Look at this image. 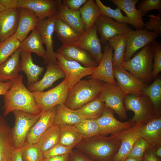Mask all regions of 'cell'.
<instances>
[{
    "mask_svg": "<svg viewBox=\"0 0 161 161\" xmlns=\"http://www.w3.org/2000/svg\"><path fill=\"white\" fill-rule=\"evenodd\" d=\"M23 78L22 75H18L17 78L12 81L11 87L4 95V116L15 110L34 114H39L42 112L35 101L32 92L24 86Z\"/></svg>",
    "mask_w": 161,
    "mask_h": 161,
    "instance_id": "1",
    "label": "cell"
},
{
    "mask_svg": "<svg viewBox=\"0 0 161 161\" xmlns=\"http://www.w3.org/2000/svg\"><path fill=\"white\" fill-rule=\"evenodd\" d=\"M120 144L117 138L100 135L84 138L75 147L94 161H112Z\"/></svg>",
    "mask_w": 161,
    "mask_h": 161,
    "instance_id": "2",
    "label": "cell"
},
{
    "mask_svg": "<svg viewBox=\"0 0 161 161\" xmlns=\"http://www.w3.org/2000/svg\"><path fill=\"white\" fill-rule=\"evenodd\" d=\"M103 83L92 78L80 80L69 90L64 104L72 110L79 108L98 97Z\"/></svg>",
    "mask_w": 161,
    "mask_h": 161,
    "instance_id": "3",
    "label": "cell"
},
{
    "mask_svg": "<svg viewBox=\"0 0 161 161\" xmlns=\"http://www.w3.org/2000/svg\"><path fill=\"white\" fill-rule=\"evenodd\" d=\"M154 53L151 44H148L132 58L124 61L121 67L147 85L152 78Z\"/></svg>",
    "mask_w": 161,
    "mask_h": 161,
    "instance_id": "4",
    "label": "cell"
},
{
    "mask_svg": "<svg viewBox=\"0 0 161 161\" xmlns=\"http://www.w3.org/2000/svg\"><path fill=\"white\" fill-rule=\"evenodd\" d=\"M126 111H131L134 113L131 120L136 123H146L151 119L159 115L149 98L143 93L129 94L124 100Z\"/></svg>",
    "mask_w": 161,
    "mask_h": 161,
    "instance_id": "5",
    "label": "cell"
},
{
    "mask_svg": "<svg viewBox=\"0 0 161 161\" xmlns=\"http://www.w3.org/2000/svg\"><path fill=\"white\" fill-rule=\"evenodd\" d=\"M69 89L67 79L46 92H32L35 101L41 112L64 104Z\"/></svg>",
    "mask_w": 161,
    "mask_h": 161,
    "instance_id": "6",
    "label": "cell"
},
{
    "mask_svg": "<svg viewBox=\"0 0 161 161\" xmlns=\"http://www.w3.org/2000/svg\"><path fill=\"white\" fill-rule=\"evenodd\" d=\"M15 118V125L11 129L14 143L17 148H21L26 142L27 135L40 117L42 112L34 114L15 110L12 112Z\"/></svg>",
    "mask_w": 161,
    "mask_h": 161,
    "instance_id": "7",
    "label": "cell"
},
{
    "mask_svg": "<svg viewBox=\"0 0 161 161\" xmlns=\"http://www.w3.org/2000/svg\"><path fill=\"white\" fill-rule=\"evenodd\" d=\"M117 85L103 82L98 97L102 100L106 107L113 110L121 119L127 118L124 100L125 97Z\"/></svg>",
    "mask_w": 161,
    "mask_h": 161,
    "instance_id": "8",
    "label": "cell"
},
{
    "mask_svg": "<svg viewBox=\"0 0 161 161\" xmlns=\"http://www.w3.org/2000/svg\"><path fill=\"white\" fill-rule=\"evenodd\" d=\"M55 56L57 64L63 70L67 79L69 90L82 78L91 75L96 67H85L78 62L66 59L56 52Z\"/></svg>",
    "mask_w": 161,
    "mask_h": 161,
    "instance_id": "9",
    "label": "cell"
},
{
    "mask_svg": "<svg viewBox=\"0 0 161 161\" xmlns=\"http://www.w3.org/2000/svg\"><path fill=\"white\" fill-rule=\"evenodd\" d=\"M117 85L125 96L141 94L147 85L140 79L122 67H113Z\"/></svg>",
    "mask_w": 161,
    "mask_h": 161,
    "instance_id": "10",
    "label": "cell"
},
{
    "mask_svg": "<svg viewBox=\"0 0 161 161\" xmlns=\"http://www.w3.org/2000/svg\"><path fill=\"white\" fill-rule=\"evenodd\" d=\"M61 2L60 0H18L17 8L31 10L41 21L57 15Z\"/></svg>",
    "mask_w": 161,
    "mask_h": 161,
    "instance_id": "11",
    "label": "cell"
},
{
    "mask_svg": "<svg viewBox=\"0 0 161 161\" xmlns=\"http://www.w3.org/2000/svg\"><path fill=\"white\" fill-rule=\"evenodd\" d=\"M57 15L46 19L40 21L35 28L39 32L43 44H45L46 50L44 57V63L46 65L52 63L57 64V60L55 56V52L53 50V35Z\"/></svg>",
    "mask_w": 161,
    "mask_h": 161,
    "instance_id": "12",
    "label": "cell"
},
{
    "mask_svg": "<svg viewBox=\"0 0 161 161\" xmlns=\"http://www.w3.org/2000/svg\"><path fill=\"white\" fill-rule=\"evenodd\" d=\"M126 35L127 44L124 56V61L131 58L138 50L151 44L160 36L155 32L145 29L135 31L131 29Z\"/></svg>",
    "mask_w": 161,
    "mask_h": 161,
    "instance_id": "13",
    "label": "cell"
},
{
    "mask_svg": "<svg viewBox=\"0 0 161 161\" xmlns=\"http://www.w3.org/2000/svg\"><path fill=\"white\" fill-rule=\"evenodd\" d=\"M144 123H136L131 127L111 136L120 139L119 149L112 161H123L128 157L136 140L140 137L139 131Z\"/></svg>",
    "mask_w": 161,
    "mask_h": 161,
    "instance_id": "14",
    "label": "cell"
},
{
    "mask_svg": "<svg viewBox=\"0 0 161 161\" xmlns=\"http://www.w3.org/2000/svg\"><path fill=\"white\" fill-rule=\"evenodd\" d=\"M103 50L102 60L95 68L89 78L107 83L117 85L114 77L112 62L113 49L108 42L105 44Z\"/></svg>",
    "mask_w": 161,
    "mask_h": 161,
    "instance_id": "15",
    "label": "cell"
},
{
    "mask_svg": "<svg viewBox=\"0 0 161 161\" xmlns=\"http://www.w3.org/2000/svg\"><path fill=\"white\" fill-rule=\"evenodd\" d=\"M100 35V42L107 43L111 38L118 35H127L131 29L127 24L115 21L112 18L100 15L95 23Z\"/></svg>",
    "mask_w": 161,
    "mask_h": 161,
    "instance_id": "16",
    "label": "cell"
},
{
    "mask_svg": "<svg viewBox=\"0 0 161 161\" xmlns=\"http://www.w3.org/2000/svg\"><path fill=\"white\" fill-rule=\"evenodd\" d=\"M114 112L113 110L105 106L102 115L96 119L101 135L115 134L131 127L136 123L131 119L125 122L120 121L115 117Z\"/></svg>",
    "mask_w": 161,
    "mask_h": 161,
    "instance_id": "17",
    "label": "cell"
},
{
    "mask_svg": "<svg viewBox=\"0 0 161 161\" xmlns=\"http://www.w3.org/2000/svg\"><path fill=\"white\" fill-rule=\"evenodd\" d=\"M74 44L88 51L98 64L102 60L103 53L102 52L101 42L97 35L95 24L82 35Z\"/></svg>",
    "mask_w": 161,
    "mask_h": 161,
    "instance_id": "18",
    "label": "cell"
},
{
    "mask_svg": "<svg viewBox=\"0 0 161 161\" xmlns=\"http://www.w3.org/2000/svg\"><path fill=\"white\" fill-rule=\"evenodd\" d=\"M56 106L42 112L40 117L28 134L26 142L36 143L42 134L54 125Z\"/></svg>",
    "mask_w": 161,
    "mask_h": 161,
    "instance_id": "19",
    "label": "cell"
},
{
    "mask_svg": "<svg viewBox=\"0 0 161 161\" xmlns=\"http://www.w3.org/2000/svg\"><path fill=\"white\" fill-rule=\"evenodd\" d=\"M56 53L61 54L68 60L80 63L86 67H95L98 65L87 51L74 44L62 45Z\"/></svg>",
    "mask_w": 161,
    "mask_h": 161,
    "instance_id": "20",
    "label": "cell"
},
{
    "mask_svg": "<svg viewBox=\"0 0 161 161\" xmlns=\"http://www.w3.org/2000/svg\"><path fill=\"white\" fill-rule=\"evenodd\" d=\"M16 149L11 129L0 114V161H10Z\"/></svg>",
    "mask_w": 161,
    "mask_h": 161,
    "instance_id": "21",
    "label": "cell"
},
{
    "mask_svg": "<svg viewBox=\"0 0 161 161\" xmlns=\"http://www.w3.org/2000/svg\"><path fill=\"white\" fill-rule=\"evenodd\" d=\"M18 8V24L13 36L21 42L27 37L29 32L35 28L40 20L31 10L24 8Z\"/></svg>",
    "mask_w": 161,
    "mask_h": 161,
    "instance_id": "22",
    "label": "cell"
},
{
    "mask_svg": "<svg viewBox=\"0 0 161 161\" xmlns=\"http://www.w3.org/2000/svg\"><path fill=\"white\" fill-rule=\"evenodd\" d=\"M18 17V8L6 9L0 13V43L15 34Z\"/></svg>",
    "mask_w": 161,
    "mask_h": 161,
    "instance_id": "23",
    "label": "cell"
},
{
    "mask_svg": "<svg viewBox=\"0 0 161 161\" xmlns=\"http://www.w3.org/2000/svg\"><path fill=\"white\" fill-rule=\"evenodd\" d=\"M47 65V70L42 78L28 86L30 92H43L51 86L56 80L65 78L64 71L57 64L50 63Z\"/></svg>",
    "mask_w": 161,
    "mask_h": 161,
    "instance_id": "24",
    "label": "cell"
},
{
    "mask_svg": "<svg viewBox=\"0 0 161 161\" xmlns=\"http://www.w3.org/2000/svg\"><path fill=\"white\" fill-rule=\"evenodd\" d=\"M139 134L140 137L148 142L149 146L161 144V115L151 119L143 125L139 131Z\"/></svg>",
    "mask_w": 161,
    "mask_h": 161,
    "instance_id": "25",
    "label": "cell"
},
{
    "mask_svg": "<svg viewBox=\"0 0 161 161\" xmlns=\"http://www.w3.org/2000/svg\"><path fill=\"white\" fill-rule=\"evenodd\" d=\"M21 51L18 49L0 65V81H13L17 78L21 66Z\"/></svg>",
    "mask_w": 161,
    "mask_h": 161,
    "instance_id": "26",
    "label": "cell"
},
{
    "mask_svg": "<svg viewBox=\"0 0 161 161\" xmlns=\"http://www.w3.org/2000/svg\"><path fill=\"white\" fill-rule=\"evenodd\" d=\"M109 1L116 5L132 22L137 30L143 29L145 23L143 21V16L141 12L136 8L139 0H109Z\"/></svg>",
    "mask_w": 161,
    "mask_h": 161,
    "instance_id": "27",
    "label": "cell"
},
{
    "mask_svg": "<svg viewBox=\"0 0 161 161\" xmlns=\"http://www.w3.org/2000/svg\"><path fill=\"white\" fill-rule=\"evenodd\" d=\"M21 66L20 71L24 72L27 77L29 86L38 81L39 76L44 70V68L35 64L33 61L31 52L21 51Z\"/></svg>",
    "mask_w": 161,
    "mask_h": 161,
    "instance_id": "28",
    "label": "cell"
},
{
    "mask_svg": "<svg viewBox=\"0 0 161 161\" xmlns=\"http://www.w3.org/2000/svg\"><path fill=\"white\" fill-rule=\"evenodd\" d=\"M57 16V18L65 22L81 34L85 32L79 10H71L62 4L61 2Z\"/></svg>",
    "mask_w": 161,
    "mask_h": 161,
    "instance_id": "29",
    "label": "cell"
},
{
    "mask_svg": "<svg viewBox=\"0 0 161 161\" xmlns=\"http://www.w3.org/2000/svg\"><path fill=\"white\" fill-rule=\"evenodd\" d=\"M54 30L63 45L74 44L82 35L58 18L55 22Z\"/></svg>",
    "mask_w": 161,
    "mask_h": 161,
    "instance_id": "30",
    "label": "cell"
},
{
    "mask_svg": "<svg viewBox=\"0 0 161 161\" xmlns=\"http://www.w3.org/2000/svg\"><path fill=\"white\" fill-rule=\"evenodd\" d=\"M85 31L95 24L100 15L99 7L95 0H87L79 10Z\"/></svg>",
    "mask_w": 161,
    "mask_h": 161,
    "instance_id": "31",
    "label": "cell"
},
{
    "mask_svg": "<svg viewBox=\"0 0 161 161\" xmlns=\"http://www.w3.org/2000/svg\"><path fill=\"white\" fill-rule=\"evenodd\" d=\"M108 42L114 50L112 60L113 67H121L124 61V56L127 44L126 35H116L110 38Z\"/></svg>",
    "mask_w": 161,
    "mask_h": 161,
    "instance_id": "32",
    "label": "cell"
},
{
    "mask_svg": "<svg viewBox=\"0 0 161 161\" xmlns=\"http://www.w3.org/2000/svg\"><path fill=\"white\" fill-rule=\"evenodd\" d=\"M43 41L39 31L35 28L30 35L21 43L19 48L22 51L33 52L44 58L46 50L43 47Z\"/></svg>",
    "mask_w": 161,
    "mask_h": 161,
    "instance_id": "33",
    "label": "cell"
},
{
    "mask_svg": "<svg viewBox=\"0 0 161 161\" xmlns=\"http://www.w3.org/2000/svg\"><path fill=\"white\" fill-rule=\"evenodd\" d=\"M105 107L104 103L98 97L75 111L83 119H97L102 115Z\"/></svg>",
    "mask_w": 161,
    "mask_h": 161,
    "instance_id": "34",
    "label": "cell"
},
{
    "mask_svg": "<svg viewBox=\"0 0 161 161\" xmlns=\"http://www.w3.org/2000/svg\"><path fill=\"white\" fill-rule=\"evenodd\" d=\"M59 142L61 145L73 148L83 139L82 134L72 125H61Z\"/></svg>",
    "mask_w": 161,
    "mask_h": 161,
    "instance_id": "35",
    "label": "cell"
},
{
    "mask_svg": "<svg viewBox=\"0 0 161 161\" xmlns=\"http://www.w3.org/2000/svg\"><path fill=\"white\" fill-rule=\"evenodd\" d=\"M83 119L75 112V110L68 108L64 104L56 106L54 125L74 126Z\"/></svg>",
    "mask_w": 161,
    "mask_h": 161,
    "instance_id": "36",
    "label": "cell"
},
{
    "mask_svg": "<svg viewBox=\"0 0 161 161\" xmlns=\"http://www.w3.org/2000/svg\"><path fill=\"white\" fill-rule=\"evenodd\" d=\"M60 126L54 125L41 136L36 144L43 153H45L59 142Z\"/></svg>",
    "mask_w": 161,
    "mask_h": 161,
    "instance_id": "37",
    "label": "cell"
},
{
    "mask_svg": "<svg viewBox=\"0 0 161 161\" xmlns=\"http://www.w3.org/2000/svg\"><path fill=\"white\" fill-rule=\"evenodd\" d=\"M143 94L148 97L153 103L158 114L161 115V78H156L154 82L144 89Z\"/></svg>",
    "mask_w": 161,
    "mask_h": 161,
    "instance_id": "38",
    "label": "cell"
},
{
    "mask_svg": "<svg viewBox=\"0 0 161 161\" xmlns=\"http://www.w3.org/2000/svg\"><path fill=\"white\" fill-rule=\"evenodd\" d=\"M74 126L82 134L83 139L101 135V129L96 119H83Z\"/></svg>",
    "mask_w": 161,
    "mask_h": 161,
    "instance_id": "39",
    "label": "cell"
},
{
    "mask_svg": "<svg viewBox=\"0 0 161 161\" xmlns=\"http://www.w3.org/2000/svg\"><path fill=\"white\" fill-rule=\"evenodd\" d=\"M95 1L99 7L100 15L111 18H114L117 22L119 23L129 24L133 25L130 19L126 16H123L121 10L118 7H117L115 9H113L109 6L104 5L100 0H96Z\"/></svg>",
    "mask_w": 161,
    "mask_h": 161,
    "instance_id": "40",
    "label": "cell"
},
{
    "mask_svg": "<svg viewBox=\"0 0 161 161\" xmlns=\"http://www.w3.org/2000/svg\"><path fill=\"white\" fill-rule=\"evenodd\" d=\"M21 43L13 35L0 43V65L19 48Z\"/></svg>",
    "mask_w": 161,
    "mask_h": 161,
    "instance_id": "41",
    "label": "cell"
},
{
    "mask_svg": "<svg viewBox=\"0 0 161 161\" xmlns=\"http://www.w3.org/2000/svg\"><path fill=\"white\" fill-rule=\"evenodd\" d=\"M21 148L23 161H43V153L36 143L25 142Z\"/></svg>",
    "mask_w": 161,
    "mask_h": 161,
    "instance_id": "42",
    "label": "cell"
},
{
    "mask_svg": "<svg viewBox=\"0 0 161 161\" xmlns=\"http://www.w3.org/2000/svg\"><path fill=\"white\" fill-rule=\"evenodd\" d=\"M151 44L154 52L152 77L155 79L161 71V44L155 40Z\"/></svg>",
    "mask_w": 161,
    "mask_h": 161,
    "instance_id": "43",
    "label": "cell"
},
{
    "mask_svg": "<svg viewBox=\"0 0 161 161\" xmlns=\"http://www.w3.org/2000/svg\"><path fill=\"white\" fill-rule=\"evenodd\" d=\"M149 146V145L146 140L143 138L140 137L134 144L128 157L143 159Z\"/></svg>",
    "mask_w": 161,
    "mask_h": 161,
    "instance_id": "44",
    "label": "cell"
},
{
    "mask_svg": "<svg viewBox=\"0 0 161 161\" xmlns=\"http://www.w3.org/2000/svg\"><path fill=\"white\" fill-rule=\"evenodd\" d=\"M148 21L145 23V29L147 30L155 32L160 36L161 35V14L159 13L155 15H149Z\"/></svg>",
    "mask_w": 161,
    "mask_h": 161,
    "instance_id": "45",
    "label": "cell"
},
{
    "mask_svg": "<svg viewBox=\"0 0 161 161\" xmlns=\"http://www.w3.org/2000/svg\"><path fill=\"white\" fill-rule=\"evenodd\" d=\"M143 16L152 10H161V0H143L140 1L137 8Z\"/></svg>",
    "mask_w": 161,
    "mask_h": 161,
    "instance_id": "46",
    "label": "cell"
},
{
    "mask_svg": "<svg viewBox=\"0 0 161 161\" xmlns=\"http://www.w3.org/2000/svg\"><path fill=\"white\" fill-rule=\"evenodd\" d=\"M73 149L58 143L50 149L43 153L44 159L70 154Z\"/></svg>",
    "mask_w": 161,
    "mask_h": 161,
    "instance_id": "47",
    "label": "cell"
},
{
    "mask_svg": "<svg viewBox=\"0 0 161 161\" xmlns=\"http://www.w3.org/2000/svg\"><path fill=\"white\" fill-rule=\"evenodd\" d=\"M87 0H63L62 4L70 9L79 10Z\"/></svg>",
    "mask_w": 161,
    "mask_h": 161,
    "instance_id": "48",
    "label": "cell"
},
{
    "mask_svg": "<svg viewBox=\"0 0 161 161\" xmlns=\"http://www.w3.org/2000/svg\"><path fill=\"white\" fill-rule=\"evenodd\" d=\"M69 161H94L77 150H72L70 153Z\"/></svg>",
    "mask_w": 161,
    "mask_h": 161,
    "instance_id": "49",
    "label": "cell"
},
{
    "mask_svg": "<svg viewBox=\"0 0 161 161\" xmlns=\"http://www.w3.org/2000/svg\"><path fill=\"white\" fill-rule=\"evenodd\" d=\"M155 146H149L143 158V161H161L160 158L155 155L154 149Z\"/></svg>",
    "mask_w": 161,
    "mask_h": 161,
    "instance_id": "50",
    "label": "cell"
},
{
    "mask_svg": "<svg viewBox=\"0 0 161 161\" xmlns=\"http://www.w3.org/2000/svg\"><path fill=\"white\" fill-rule=\"evenodd\" d=\"M69 159L70 154L44 159L43 161H69Z\"/></svg>",
    "mask_w": 161,
    "mask_h": 161,
    "instance_id": "51",
    "label": "cell"
},
{
    "mask_svg": "<svg viewBox=\"0 0 161 161\" xmlns=\"http://www.w3.org/2000/svg\"><path fill=\"white\" fill-rule=\"evenodd\" d=\"M12 82L11 81L5 82L0 81V95H4L12 86Z\"/></svg>",
    "mask_w": 161,
    "mask_h": 161,
    "instance_id": "52",
    "label": "cell"
},
{
    "mask_svg": "<svg viewBox=\"0 0 161 161\" xmlns=\"http://www.w3.org/2000/svg\"><path fill=\"white\" fill-rule=\"evenodd\" d=\"M18 0H0V3L6 9L17 8Z\"/></svg>",
    "mask_w": 161,
    "mask_h": 161,
    "instance_id": "53",
    "label": "cell"
},
{
    "mask_svg": "<svg viewBox=\"0 0 161 161\" xmlns=\"http://www.w3.org/2000/svg\"><path fill=\"white\" fill-rule=\"evenodd\" d=\"M10 161H23L21 148H17L13 154Z\"/></svg>",
    "mask_w": 161,
    "mask_h": 161,
    "instance_id": "54",
    "label": "cell"
},
{
    "mask_svg": "<svg viewBox=\"0 0 161 161\" xmlns=\"http://www.w3.org/2000/svg\"><path fill=\"white\" fill-rule=\"evenodd\" d=\"M154 153L156 156L159 158L161 157V144L155 146Z\"/></svg>",
    "mask_w": 161,
    "mask_h": 161,
    "instance_id": "55",
    "label": "cell"
},
{
    "mask_svg": "<svg viewBox=\"0 0 161 161\" xmlns=\"http://www.w3.org/2000/svg\"><path fill=\"white\" fill-rule=\"evenodd\" d=\"M123 161H143V159H140L132 157H127Z\"/></svg>",
    "mask_w": 161,
    "mask_h": 161,
    "instance_id": "56",
    "label": "cell"
},
{
    "mask_svg": "<svg viewBox=\"0 0 161 161\" xmlns=\"http://www.w3.org/2000/svg\"><path fill=\"white\" fill-rule=\"evenodd\" d=\"M6 9L4 6L0 2V13Z\"/></svg>",
    "mask_w": 161,
    "mask_h": 161,
    "instance_id": "57",
    "label": "cell"
}]
</instances>
